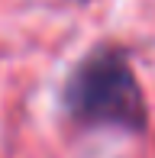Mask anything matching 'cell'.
Instances as JSON below:
<instances>
[{
	"mask_svg": "<svg viewBox=\"0 0 155 158\" xmlns=\"http://www.w3.org/2000/svg\"><path fill=\"white\" fill-rule=\"evenodd\" d=\"M68 106L81 123L139 129L145 119L142 90L136 84L129 61L113 48L94 52L71 74Z\"/></svg>",
	"mask_w": 155,
	"mask_h": 158,
	"instance_id": "obj_1",
	"label": "cell"
}]
</instances>
